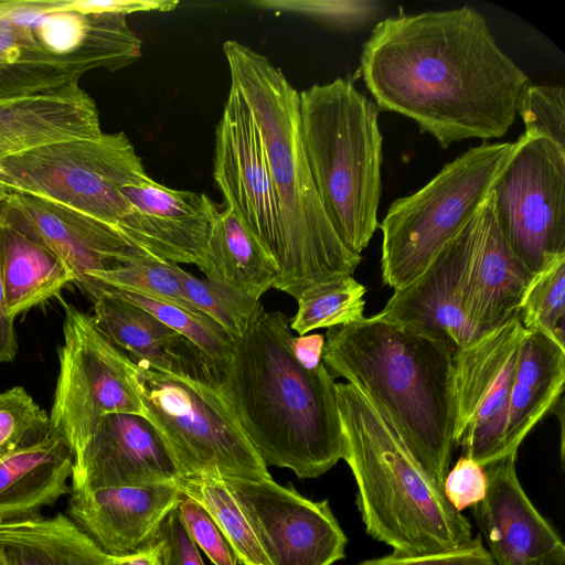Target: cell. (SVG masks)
I'll list each match as a JSON object with an SVG mask.
<instances>
[{
	"mask_svg": "<svg viewBox=\"0 0 565 565\" xmlns=\"http://www.w3.org/2000/svg\"><path fill=\"white\" fill-rule=\"evenodd\" d=\"M121 192L130 211L118 228L131 243L163 260L199 264L218 212L207 195L169 189L150 177Z\"/></svg>",
	"mask_w": 565,
	"mask_h": 565,
	"instance_id": "19",
	"label": "cell"
},
{
	"mask_svg": "<svg viewBox=\"0 0 565 565\" xmlns=\"http://www.w3.org/2000/svg\"><path fill=\"white\" fill-rule=\"evenodd\" d=\"M88 282L135 291L178 305L195 313H203L186 298L171 269V262L152 255H146L109 270L89 274L77 286L81 288Z\"/></svg>",
	"mask_w": 565,
	"mask_h": 565,
	"instance_id": "33",
	"label": "cell"
},
{
	"mask_svg": "<svg viewBox=\"0 0 565 565\" xmlns=\"http://www.w3.org/2000/svg\"><path fill=\"white\" fill-rule=\"evenodd\" d=\"M525 136L544 137L565 149V92L562 85L529 83L516 103Z\"/></svg>",
	"mask_w": 565,
	"mask_h": 565,
	"instance_id": "37",
	"label": "cell"
},
{
	"mask_svg": "<svg viewBox=\"0 0 565 565\" xmlns=\"http://www.w3.org/2000/svg\"><path fill=\"white\" fill-rule=\"evenodd\" d=\"M86 13H118L128 15L135 12H168L179 4L177 0H79Z\"/></svg>",
	"mask_w": 565,
	"mask_h": 565,
	"instance_id": "43",
	"label": "cell"
},
{
	"mask_svg": "<svg viewBox=\"0 0 565 565\" xmlns=\"http://www.w3.org/2000/svg\"><path fill=\"white\" fill-rule=\"evenodd\" d=\"M526 333L515 315L454 351L455 445L483 468L505 457L509 398Z\"/></svg>",
	"mask_w": 565,
	"mask_h": 565,
	"instance_id": "13",
	"label": "cell"
},
{
	"mask_svg": "<svg viewBox=\"0 0 565 565\" xmlns=\"http://www.w3.org/2000/svg\"><path fill=\"white\" fill-rule=\"evenodd\" d=\"M64 308L63 343L50 413L51 433L77 452L100 418L111 413L145 416L136 391V364L94 324L92 317L60 299Z\"/></svg>",
	"mask_w": 565,
	"mask_h": 565,
	"instance_id": "11",
	"label": "cell"
},
{
	"mask_svg": "<svg viewBox=\"0 0 565 565\" xmlns=\"http://www.w3.org/2000/svg\"><path fill=\"white\" fill-rule=\"evenodd\" d=\"M487 488L484 468L466 456H461L449 469L443 483L445 498L458 512L478 504L484 498Z\"/></svg>",
	"mask_w": 565,
	"mask_h": 565,
	"instance_id": "41",
	"label": "cell"
},
{
	"mask_svg": "<svg viewBox=\"0 0 565 565\" xmlns=\"http://www.w3.org/2000/svg\"><path fill=\"white\" fill-rule=\"evenodd\" d=\"M181 497L178 480L71 491L66 515L104 553L119 556L153 541Z\"/></svg>",
	"mask_w": 565,
	"mask_h": 565,
	"instance_id": "20",
	"label": "cell"
},
{
	"mask_svg": "<svg viewBox=\"0 0 565 565\" xmlns=\"http://www.w3.org/2000/svg\"><path fill=\"white\" fill-rule=\"evenodd\" d=\"M491 195L500 232L532 275L565 256V149L521 136Z\"/></svg>",
	"mask_w": 565,
	"mask_h": 565,
	"instance_id": "12",
	"label": "cell"
},
{
	"mask_svg": "<svg viewBox=\"0 0 565 565\" xmlns=\"http://www.w3.org/2000/svg\"><path fill=\"white\" fill-rule=\"evenodd\" d=\"M73 454L64 439L46 438L0 459V524L41 516L71 493Z\"/></svg>",
	"mask_w": 565,
	"mask_h": 565,
	"instance_id": "25",
	"label": "cell"
},
{
	"mask_svg": "<svg viewBox=\"0 0 565 565\" xmlns=\"http://www.w3.org/2000/svg\"><path fill=\"white\" fill-rule=\"evenodd\" d=\"M171 269L189 301L216 321L233 340L244 333L262 305L225 284L198 278L175 263H171Z\"/></svg>",
	"mask_w": 565,
	"mask_h": 565,
	"instance_id": "34",
	"label": "cell"
},
{
	"mask_svg": "<svg viewBox=\"0 0 565 565\" xmlns=\"http://www.w3.org/2000/svg\"><path fill=\"white\" fill-rule=\"evenodd\" d=\"M154 540L160 545L159 558L162 565H204L198 546L185 530L178 507L166 518Z\"/></svg>",
	"mask_w": 565,
	"mask_h": 565,
	"instance_id": "42",
	"label": "cell"
},
{
	"mask_svg": "<svg viewBox=\"0 0 565 565\" xmlns=\"http://www.w3.org/2000/svg\"><path fill=\"white\" fill-rule=\"evenodd\" d=\"M178 510L186 532L214 565H237V558L209 513L182 493Z\"/></svg>",
	"mask_w": 565,
	"mask_h": 565,
	"instance_id": "39",
	"label": "cell"
},
{
	"mask_svg": "<svg viewBox=\"0 0 565 565\" xmlns=\"http://www.w3.org/2000/svg\"><path fill=\"white\" fill-rule=\"evenodd\" d=\"M96 328L137 366L190 376L217 385L213 363L188 339L147 310L118 297L92 299Z\"/></svg>",
	"mask_w": 565,
	"mask_h": 565,
	"instance_id": "22",
	"label": "cell"
},
{
	"mask_svg": "<svg viewBox=\"0 0 565 565\" xmlns=\"http://www.w3.org/2000/svg\"><path fill=\"white\" fill-rule=\"evenodd\" d=\"M518 315L526 331H540L565 348V256L534 275Z\"/></svg>",
	"mask_w": 565,
	"mask_h": 565,
	"instance_id": "35",
	"label": "cell"
},
{
	"mask_svg": "<svg viewBox=\"0 0 565 565\" xmlns=\"http://www.w3.org/2000/svg\"><path fill=\"white\" fill-rule=\"evenodd\" d=\"M527 565H565V545L558 546L548 555L529 563Z\"/></svg>",
	"mask_w": 565,
	"mask_h": 565,
	"instance_id": "47",
	"label": "cell"
},
{
	"mask_svg": "<svg viewBox=\"0 0 565 565\" xmlns=\"http://www.w3.org/2000/svg\"><path fill=\"white\" fill-rule=\"evenodd\" d=\"M379 110L345 78L299 93L300 134L315 186L334 232L355 255L380 226Z\"/></svg>",
	"mask_w": 565,
	"mask_h": 565,
	"instance_id": "6",
	"label": "cell"
},
{
	"mask_svg": "<svg viewBox=\"0 0 565 565\" xmlns=\"http://www.w3.org/2000/svg\"><path fill=\"white\" fill-rule=\"evenodd\" d=\"M181 492L195 500L212 518L243 565H271L241 507L218 476L178 479Z\"/></svg>",
	"mask_w": 565,
	"mask_h": 565,
	"instance_id": "31",
	"label": "cell"
},
{
	"mask_svg": "<svg viewBox=\"0 0 565 565\" xmlns=\"http://www.w3.org/2000/svg\"><path fill=\"white\" fill-rule=\"evenodd\" d=\"M102 132L97 106L79 84L0 99V160Z\"/></svg>",
	"mask_w": 565,
	"mask_h": 565,
	"instance_id": "23",
	"label": "cell"
},
{
	"mask_svg": "<svg viewBox=\"0 0 565 565\" xmlns=\"http://www.w3.org/2000/svg\"><path fill=\"white\" fill-rule=\"evenodd\" d=\"M7 565H105L108 555L66 514L0 524Z\"/></svg>",
	"mask_w": 565,
	"mask_h": 565,
	"instance_id": "29",
	"label": "cell"
},
{
	"mask_svg": "<svg viewBox=\"0 0 565 565\" xmlns=\"http://www.w3.org/2000/svg\"><path fill=\"white\" fill-rule=\"evenodd\" d=\"M454 348L441 335L375 315L329 328L322 362L356 387L443 489L455 445Z\"/></svg>",
	"mask_w": 565,
	"mask_h": 565,
	"instance_id": "3",
	"label": "cell"
},
{
	"mask_svg": "<svg viewBox=\"0 0 565 565\" xmlns=\"http://www.w3.org/2000/svg\"><path fill=\"white\" fill-rule=\"evenodd\" d=\"M356 565H497L480 535L457 548L424 553L392 554L365 559Z\"/></svg>",
	"mask_w": 565,
	"mask_h": 565,
	"instance_id": "40",
	"label": "cell"
},
{
	"mask_svg": "<svg viewBox=\"0 0 565 565\" xmlns=\"http://www.w3.org/2000/svg\"><path fill=\"white\" fill-rule=\"evenodd\" d=\"M0 274L9 315L21 313L52 298L75 276L70 267L36 238L0 213Z\"/></svg>",
	"mask_w": 565,
	"mask_h": 565,
	"instance_id": "27",
	"label": "cell"
},
{
	"mask_svg": "<svg viewBox=\"0 0 565 565\" xmlns=\"http://www.w3.org/2000/svg\"><path fill=\"white\" fill-rule=\"evenodd\" d=\"M148 178L122 131L52 143L0 160V194L46 199L117 228L130 211L121 190Z\"/></svg>",
	"mask_w": 565,
	"mask_h": 565,
	"instance_id": "10",
	"label": "cell"
},
{
	"mask_svg": "<svg viewBox=\"0 0 565 565\" xmlns=\"http://www.w3.org/2000/svg\"><path fill=\"white\" fill-rule=\"evenodd\" d=\"M160 552L159 543L153 539L145 547L126 555H108L105 565H156Z\"/></svg>",
	"mask_w": 565,
	"mask_h": 565,
	"instance_id": "46",
	"label": "cell"
},
{
	"mask_svg": "<svg viewBox=\"0 0 565 565\" xmlns=\"http://www.w3.org/2000/svg\"><path fill=\"white\" fill-rule=\"evenodd\" d=\"M81 289L90 300L99 295H108L147 310L195 345L213 363L218 375L231 354L234 340L204 313H195L174 303L98 282H88Z\"/></svg>",
	"mask_w": 565,
	"mask_h": 565,
	"instance_id": "30",
	"label": "cell"
},
{
	"mask_svg": "<svg viewBox=\"0 0 565 565\" xmlns=\"http://www.w3.org/2000/svg\"><path fill=\"white\" fill-rule=\"evenodd\" d=\"M291 337L290 319L260 305L217 386L266 466L317 478L344 457L337 383L323 362L315 370L297 362Z\"/></svg>",
	"mask_w": 565,
	"mask_h": 565,
	"instance_id": "2",
	"label": "cell"
},
{
	"mask_svg": "<svg viewBox=\"0 0 565 565\" xmlns=\"http://www.w3.org/2000/svg\"><path fill=\"white\" fill-rule=\"evenodd\" d=\"M0 213L57 255L73 271L75 284L150 255L116 226L46 199L0 194Z\"/></svg>",
	"mask_w": 565,
	"mask_h": 565,
	"instance_id": "17",
	"label": "cell"
},
{
	"mask_svg": "<svg viewBox=\"0 0 565 565\" xmlns=\"http://www.w3.org/2000/svg\"><path fill=\"white\" fill-rule=\"evenodd\" d=\"M360 74L379 109L413 119L443 149L503 137L530 83L469 6L383 19L363 45Z\"/></svg>",
	"mask_w": 565,
	"mask_h": 565,
	"instance_id": "1",
	"label": "cell"
},
{
	"mask_svg": "<svg viewBox=\"0 0 565 565\" xmlns=\"http://www.w3.org/2000/svg\"><path fill=\"white\" fill-rule=\"evenodd\" d=\"M344 457L358 486L366 533L404 554L460 547L472 527L399 435L352 384L337 383Z\"/></svg>",
	"mask_w": 565,
	"mask_h": 565,
	"instance_id": "5",
	"label": "cell"
},
{
	"mask_svg": "<svg viewBox=\"0 0 565 565\" xmlns=\"http://www.w3.org/2000/svg\"><path fill=\"white\" fill-rule=\"evenodd\" d=\"M231 86L259 129L280 210L285 260L274 288L297 299L308 288L353 275L362 260L334 232L315 186L299 120V92L265 55L233 40L223 44Z\"/></svg>",
	"mask_w": 565,
	"mask_h": 565,
	"instance_id": "4",
	"label": "cell"
},
{
	"mask_svg": "<svg viewBox=\"0 0 565 565\" xmlns=\"http://www.w3.org/2000/svg\"><path fill=\"white\" fill-rule=\"evenodd\" d=\"M533 277L500 232L490 193L468 279L467 318L476 337L518 315Z\"/></svg>",
	"mask_w": 565,
	"mask_h": 565,
	"instance_id": "24",
	"label": "cell"
},
{
	"mask_svg": "<svg viewBox=\"0 0 565 565\" xmlns=\"http://www.w3.org/2000/svg\"><path fill=\"white\" fill-rule=\"evenodd\" d=\"M156 565H162L159 557Z\"/></svg>",
	"mask_w": 565,
	"mask_h": 565,
	"instance_id": "49",
	"label": "cell"
},
{
	"mask_svg": "<svg viewBox=\"0 0 565 565\" xmlns=\"http://www.w3.org/2000/svg\"><path fill=\"white\" fill-rule=\"evenodd\" d=\"M140 55L127 15L86 13L78 0H0V99L79 84L88 71H118Z\"/></svg>",
	"mask_w": 565,
	"mask_h": 565,
	"instance_id": "7",
	"label": "cell"
},
{
	"mask_svg": "<svg viewBox=\"0 0 565 565\" xmlns=\"http://www.w3.org/2000/svg\"><path fill=\"white\" fill-rule=\"evenodd\" d=\"M0 565H7L6 562L2 559V557L0 556Z\"/></svg>",
	"mask_w": 565,
	"mask_h": 565,
	"instance_id": "48",
	"label": "cell"
},
{
	"mask_svg": "<svg viewBox=\"0 0 565 565\" xmlns=\"http://www.w3.org/2000/svg\"><path fill=\"white\" fill-rule=\"evenodd\" d=\"M221 478L271 565H332L344 558L348 539L328 500L312 501L271 478Z\"/></svg>",
	"mask_w": 565,
	"mask_h": 565,
	"instance_id": "14",
	"label": "cell"
},
{
	"mask_svg": "<svg viewBox=\"0 0 565 565\" xmlns=\"http://www.w3.org/2000/svg\"><path fill=\"white\" fill-rule=\"evenodd\" d=\"M516 455L484 467L488 488L473 516L497 565H527L563 545L529 499L516 475Z\"/></svg>",
	"mask_w": 565,
	"mask_h": 565,
	"instance_id": "21",
	"label": "cell"
},
{
	"mask_svg": "<svg viewBox=\"0 0 565 565\" xmlns=\"http://www.w3.org/2000/svg\"><path fill=\"white\" fill-rule=\"evenodd\" d=\"M253 4L268 10L301 13L342 29H355L374 20L384 3L374 0H306L257 1Z\"/></svg>",
	"mask_w": 565,
	"mask_h": 565,
	"instance_id": "38",
	"label": "cell"
},
{
	"mask_svg": "<svg viewBox=\"0 0 565 565\" xmlns=\"http://www.w3.org/2000/svg\"><path fill=\"white\" fill-rule=\"evenodd\" d=\"M324 335L320 333L291 337L290 349L297 362L307 370H315L322 363Z\"/></svg>",
	"mask_w": 565,
	"mask_h": 565,
	"instance_id": "44",
	"label": "cell"
},
{
	"mask_svg": "<svg viewBox=\"0 0 565 565\" xmlns=\"http://www.w3.org/2000/svg\"><path fill=\"white\" fill-rule=\"evenodd\" d=\"M214 180L226 205L274 258L279 274L285 241L277 195L257 124L233 86L216 127Z\"/></svg>",
	"mask_w": 565,
	"mask_h": 565,
	"instance_id": "15",
	"label": "cell"
},
{
	"mask_svg": "<svg viewBox=\"0 0 565 565\" xmlns=\"http://www.w3.org/2000/svg\"><path fill=\"white\" fill-rule=\"evenodd\" d=\"M180 478L171 454L145 416L111 413L100 418L73 455L71 491L147 486Z\"/></svg>",
	"mask_w": 565,
	"mask_h": 565,
	"instance_id": "18",
	"label": "cell"
},
{
	"mask_svg": "<svg viewBox=\"0 0 565 565\" xmlns=\"http://www.w3.org/2000/svg\"><path fill=\"white\" fill-rule=\"evenodd\" d=\"M51 434L50 416L22 386L0 392V459Z\"/></svg>",
	"mask_w": 565,
	"mask_h": 565,
	"instance_id": "36",
	"label": "cell"
},
{
	"mask_svg": "<svg viewBox=\"0 0 565 565\" xmlns=\"http://www.w3.org/2000/svg\"><path fill=\"white\" fill-rule=\"evenodd\" d=\"M196 266L205 278L225 284L257 301L274 288L278 277L274 258L228 205L218 210Z\"/></svg>",
	"mask_w": 565,
	"mask_h": 565,
	"instance_id": "28",
	"label": "cell"
},
{
	"mask_svg": "<svg viewBox=\"0 0 565 565\" xmlns=\"http://www.w3.org/2000/svg\"><path fill=\"white\" fill-rule=\"evenodd\" d=\"M134 383L181 478H271L217 385L137 365Z\"/></svg>",
	"mask_w": 565,
	"mask_h": 565,
	"instance_id": "9",
	"label": "cell"
},
{
	"mask_svg": "<svg viewBox=\"0 0 565 565\" xmlns=\"http://www.w3.org/2000/svg\"><path fill=\"white\" fill-rule=\"evenodd\" d=\"M565 383V348L540 331H527L514 371L503 434L504 456L518 449L559 401Z\"/></svg>",
	"mask_w": 565,
	"mask_h": 565,
	"instance_id": "26",
	"label": "cell"
},
{
	"mask_svg": "<svg viewBox=\"0 0 565 565\" xmlns=\"http://www.w3.org/2000/svg\"><path fill=\"white\" fill-rule=\"evenodd\" d=\"M18 339L14 329V318L7 308L6 295L0 274V364L9 363L15 359L18 352Z\"/></svg>",
	"mask_w": 565,
	"mask_h": 565,
	"instance_id": "45",
	"label": "cell"
},
{
	"mask_svg": "<svg viewBox=\"0 0 565 565\" xmlns=\"http://www.w3.org/2000/svg\"><path fill=\"white\" fill-rule=\"evenodd\" d=\"M366 288L353 275L337 277L300 294L290 329L299 335L320 328L347 326L364 318Z\"/></svg>",
	"mask_w": 565,
	"mask_h": 565,
	"instance_id": "32",
	"label": "cell"
},
{
	"mask_svg": "<svg viewBox=\"0 0 565 565\" xmlns=\"http://www.w3.org/2000/svg\"><path fill=\"white\" fill-rule=\"evenodd\" d=\"M482 213L483 204L413 282L394 290L376 315L437 333L454 350L477 338L467 318V295Z\"/></svg>",
	"mask_w": 565,
	"mask_h": 565,
	"instance_id": "16",
	"label": "cell"
},
{
	"mask_svg": "<svg viewBox=\"0 0 565 565\" xmlns=\"http://www.w3.org/2000/svg\"><path fill=\"white\" fill-rule=\"evenodd\" d=\"M515 142L483 141L447 163L415 193L395 200L380 228L381 273L394 290L413 282L477 214Z\"/></svg>",
	"mask_w": 565,
	"mask_h": 565,
	"instance_id": "8",
	"label": "cell"
}]
</instances>
